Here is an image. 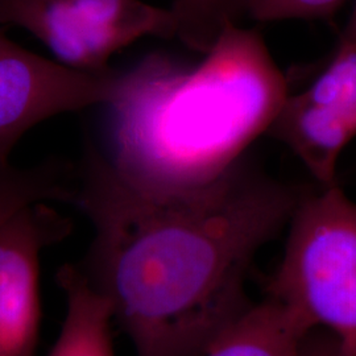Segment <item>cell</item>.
Listing matches in <instances>:
<instances>
[{
	"instance_id": "cell-1",
	"label": "cell",
	"mask_w": 356,
	"mask_h": 356,
	"mask_svg": "<svg viewBox=\"0 0 356 356\" xmlns=\"http://www.w3.org/2000/svg\"><path fill=\"white\" fill-rule=\"evenodd\" d=\"M74 204L92 239L78 267L108 302L136 356H197L250 309L257 252L289 225L305 189L244 156L200 189L153 197L88 144Z\"/></svg>"
},
{
	"instance_id": "cell-2",
	"label": "cell",
	"mask_w": 356,
	"mask_h": 356,
	"mask_svg": "<svg viewBox=\"0 0 356 356\" xmlns=\"http://www.w3.org/2000/svg\"><path fill=\"white\" fill-rule=\"evenodd\" d=\"M291 90L261 33L226 26L191 67L152 53L118 73L107 159L134 189L173 197L223 176L267 134Z\"/></svg>"
},
{
	"instance_id": "cell-3",
	"label": "cell",
	"mask_w": 356,
	"mask_h": 356,
	"mask_svg": "<svg viewBox=\"0 0 356 356\" xmlns=\"http://www.w3.org/2000/svg\"><path fill=\"white\" fill-rule=\"evenodd\" d=\"M268 297L310 332L356 347V202L337 184L306 191Z\"/></svg>"
},
{
	"instance_id": "cell-4",
	"label": "cell",
	"mask_w": 356,
	"mask_h": 356,
	"mask_svg": "<svg viewBox=\"0 0 356 356\" xmlns=\"http://www.w3.org/2000/svg\"><path fill=\"white\" fill-rule=\"evenodd\" d=\"M22 28L53 60L90 74L108 72L115 53L144 38H177L170 8L143 0H0V26Z\"/></svg>"
},
{
	"instance_id": "cell-5",
	"label": "cell",
	"mask_w": 356,
	"mask_h": 356,
	"mask_svg": "<svg viewBox=\"0 0 356 356\" xmlns=\"http://www.w3.org/2000/svg\"><path fill=\"white\" fill-rule=\"evenodd\" d=\"M118 72L81 73L28 51L0 26V166L38 124L58 115L106 106L114 97Z\"/></svg>"
},
{
	"instance_id": "cell-6",
	"label": "cell",
	"mask_w": 356,
	"mask_h": 356,
	"mask_svg": "<svg viewBox=\"0 0 356 356\" xmlns=\"http://www.w3.org/2000/svg\"><path fill=\"white\" fill-rule=\"evenodd\" d=\"M268 134L300 159L319 186L337 184L341 154L356 138V42L339 41L317 78L289 92Z\"/></svg>"
},
{
	"instance_id": "cell-7",
	"label": "cell",
	"mask_w": 356,
	"mask_h": 356,
	"mask_svg": "<svg viewBox=\"0 0 356 356\" xmlns=\"http://www.w3.org/2000/svg\"><path fill=\"white\" fill-rule=\"evenodd\" d=\"M51 204H26L0 226V356H36L41 252L70 231Z\"/></svg>"
},
{
	"instance_id": "cell-8",
	"label": "cell",
	"mask_w": 356,
	"mask_h": 356,
	"mask_svg": "<svg viewBox=\"0 0 356 356\" xmlns=\"http://www.w3.org/2000/svg\"><path fill=\"white\" fill-rule=\"evenodd\" d=\"M57 280L65 293L66 316L48 356H115L108 302L76 266L61 268Z\"/></svg>"
},
{
	"instance_id": "cell-9",
	"label": "cell",
	"mask_w": 356,
	"mask_h": 356,
	"mask_svg": "<svg viewBox=\"0 0 356 356\" xmlns=\"http://www.w3.org/2000/svg\"><path fill=\"white\" fill-rule=\"evenodd\" d=\"M306 331L279 304H252L197 356H300Z\"/></svg>"
},
{
	"instance_id": "cell-10",
	"label": "cell",
	"mask_w": 356,
	"mask_h": 356,
	"mask_svg": "<svg viewBox=\"0 0 356 356\" xmlns=\"http://www.w3.org/2000/svg\"><path fill=\"white\" fill-rule=\"evenodd\" d=\"M67 165L49 160L32 166H0V226L26 204L74 202Z\"/></svg>"
},
{
	"instance_id": "cell-11",
	"label": "cell",
	"mask_w": 356,
	"mask_h": 356,
	"mask_svg": "<svg viewBox=\"0 0 356 356\" xmlns=\"http://www.w3.org/2000/svg\"><path fill=\"white\" fill-rule=\"evenodd\" d=\"M251 0H172L177 38L191 51L204 54L222 31L248 17Z\"/></svg>"
},
{
	"instance_id": "cell-12",
	"label": "cell",
	"mask_w": 356,
	"mask_h": 356,
	"mask_svg": "<svg viewBox=\"0 0 356 356\" xmlns=\"http://www.w3.org/2000/svg\"><path fill=\"white\" fill-rule=\"evenodd\" d=\"M347 0H251L248 17L259 23L329 19Z\"/></svg>"
},
{
	"instance_id": "cell-13",
	"label": "cell",
	"mask_w": 356,
	"mask_h": 356,
	"mask_svg": "<svg viewBox=\"0 0 356 356\" xmlns=\"http://www.w3.org/2000/svg\"><path fill=\"white\" fill-rule=\"evenodd\" d=\"M300 356H356V347L344 344L327 331L313 330L306 334Z\"/></svg>"
},
{
	"instance_id": "cell-14",
	"label": "cell",
	"mask_w": 356,
	"mask_h": 356,
	"mask_svg": "<svg viewBox=\"0 0 356 356\" xmlns=\"http://www.w3.org/2000/svg\"><path fill=\"white\" fill-rule=\"evenodd\" d=\"M342 42H356V0L353 7V11L350 13V17L346 23L343 32L339 38Z\"/></svg>"
}]
</instances>
